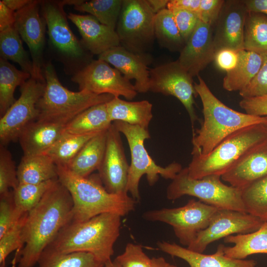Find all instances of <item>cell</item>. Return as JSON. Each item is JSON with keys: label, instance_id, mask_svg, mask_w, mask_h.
I'll return each instance as SVG.
<instances>
[{"label": "cell", "instance_id": "681fc988", "mask_svg": "<svg viewBox=\"0 0 267 267\" xmlns=\"http://www.w3.org/2000/svg\"><path fill=\"white\" fill-rule=\"evenodd\" d=\"M15 12L0 1V32L15 26Z\"/></svg>", "mask_w": 267, "mask_h": 267}, {"label": "cell", "instance_id": "83f0119b", "mask_svg": "<svg viewBox=\"0 0 267 267\" xmlns=\"http://www.w3.org/2000/svg\"><path fill=\"white\" fill-rule=\"evenodd\" d=\"M262 63V55L245 49L239 50L236 67L223 78V89L229 91L242 90L257 75Z\"/></svg>", "mask_w": 267, "mask_h": 267}, {"label": "cell", "instance_id": "11a10c76", "mask_svg": "<svg viewBox=\"0 0 267 267\" xmlns=\"http://www.w3.org/2000/svg\"><path fill=\"white\" fill-rule=\"evenodd\" d=\"M151 267H178L177 266L170 264L162 257H153Z\"/></svg>", "mask_w": 267, "mask_h": 267}, {"label": "cell", "instance_id": "db71d44e", "mask_svg": "<svg viewBox=\"0 0 267 267\" xmlns=\"http://www.w3.org/2000/svg\"><path fill=\"white\" fill-rule=\"evenodd\" d=\"M153 12L156 14L166 8L168 0H147Z\"/></svg>", "mask_w": 267, "mask_h": 267}, {"label": "cell", "instance_id": "60d3db41", "mask_svg": "<svg viewBox=\"0 0 267 267\" xmlns=\"http://www.w3.org/2000/svg\"><path fill=\"white\" fill-rule=\"evenodd\" d=\"M19 182L17 168L9 150L0 144V195L15 189Z\"/></svg>", "mask_w": 267, "mask_h": 267}, {"label": "cell", "instance_id": "ac0fdd59", "mask_svg": "<svg viewBox=\"0 0 267 267\" xmlns=\"http://www.w3.org/2000/svg\"><path fill=\"white\" fill-rule=\"evenodd\" d=\"M248 11L243 0H227L212 27L216 52L222 48L244 49V28Z\"/></svg>", "mask_w": 267, "mask_h": 267}, {"label": "cell", "instance_id": "f6af8a7d", "mask_svg": "<svg viewBox=\"0 0 267 267\" xmlns=\"http://www.w3.org/2000/svg\"><path fill=\"white\" fill-rule=\"evenodd\" d=\"M171 11L179 33L186 43L200 20L198 14L181 9H174Z\"/></svg>", "mask_w": 267, "mask_h": 267}, {"label": "cell", "instance_id": "f907efd6", "mask_svg": "<svg viewBox=\"0 0 267 267\" xmlns=\"http://www.w3.org/2000/svg\"><path fill=\"white\" fill-rule=\"evenodd\" d=\"M201 0H169L167 8L171 10L181 9L195 12L198 14Z\"/></svg>", "mask_w": 267, "mask_h": 267}, {"label": "cell", "instance_id": "7c38bea8", "mask_svg": "<svg viewBox=\"0 0 267 267\" xmlns=\"http://www.w3.org/2000/svg\"><path fill=\"white\" fill-rule=\"evenodd\" d=\"M45 81L31 77L20 86V95L0 119V145L18 140L23 130L37 120V104L43 95Z\"/></svg>", "mask_w": 267, "mask_h": 267}, {"label": "cell", "instance_id": "74e56055", "mask_svg": "<svg viewBox=\"0 0 267 267\" xmlns=\"http://www.w3.org/2000/svg\"><path fill=\"white\" fill-rule=\"evenodd\" d=\"M241 190L246 212L263 222L267 221V175L254 181Z\"/></svg>", "mask_w": 267, "mask_h": 267}, {"label": "cell", "instance_id": "9a60e30c", "mask_svg": "<svg viewBox=\"0 0 267 267\" xmlns=\"http://www.w3.org/2000/svg\"><path fill=\"white\" fill-rule=\"evenodd\" d=\"M264 222L247 212L218 209L212 217L207 227L201 231L187 248L202 253L211 243L233 234L255 231Z\"/></svg>", "mask_w": 267, "mask_h": 267}, {"label": "cell", "instance_id": "d6986e66", "mask_svg": "<svg viewBox=\"0 0 267 267\" xmlns=\"http://www.w3.org/2000/svg\"><path fill=\"white\" fill-rule=\"evenodd\" d=\"M215 53L212 27L200 20L180 51L178 60L193 78L214 61Z\"/></svg>", "mask_w": 267, "mask_h": 267}, {"label": "cell", "instance_id": "f35d334b", "mask_svg": "<svg viewBox=\"0 0 267 267\" xmlns=\"http://www.w3.org/2000/svg\"><path fill=\"white\" fill-rule=\"evenodd\" d=\"M57 179L38 184L19 183L17 187L12 190L16 210L22 214L28 213L37 205Z\"/></svg>", "mask_w": 267, "mask_h": 267}, {"label": "cell", "instance_id": "7bdbcfd3", "mask_svg": "<svg viewBox=\"0 0 267 267\" xmlns=\"http://www.w3.org/2000/svg\"><path fill=\"white\" fill-rule=\"evenodd\" d=\"M114 260L121 267H151L152 265V258L144 252L142 246L133 243H128L124 251Z\"/></svg>", "mask_w": 267, "mask_h": 267}, {"label": "cell", "instance_id": "cb8c5ba5", "mask_svg": "<svg viewBox=\"0 0 267 267\" xmlns=\"http://www.w3.org/2000/svg\"><path fill=\"white\" fill-rule=\"evenodd\" d=\"M66 124L38 120L30 124L18 139L24 155L45 152L62 134Z\"/></svg>", "mask_w": 267, "mask_h": 267}, {"label": "cell", "instance_id": "7dc6e473", "mask_svg": "<svg viewBox=\"0 0 267 267\" xmlns=\"http://www.w3.org/2000/svg\"><path fill=\"white\" fill-rule=\"evenodd\" d=\"M239 106L248 114L267 116V94L242 98Z\"/></svg>", "mask_w": 267, "mask_h": 267}, {"label": "cell", "instance_id": "bcb514c9", "mask_svg": "<svg viewBox=\"0 0 267 267\" xmlns=\"http://www.w3.org/2000/svg\"><path fill=\"white\" fill-rule=\"evenodd\" d=\"M224 0H201L198 16L204 23L213 26L218 18Z\"/></svg>", "mask_w": 267, "mask_h": 267}, {"label": "cell", "instance_id": "f5cc1de1", "mask_svg": "<svg viewBox=\"0 0 267 267\" xmlns=\"http://www.w3.org/2000/svg\"><path fill=\"white\" fill-rule=\"evenodd\" d=\"M8 8L16 12L30 3L32 0H1Z\"/></svg>", "mask_w": 267, "mask_h": 267}, {"label": "cell", "instance_id": "c3c4849f", "mask_svg": "<svg viewBox=\"0 0 267 267\" xmlns=\"http://www.w3.org/2000/svg\"><path fill=\"white\" fill-rule=\"evenodd\" d=\"M238 51L230 48H222L217 51L214 59L217 67L226 73L233 70L238 62Z\"/></svg>", "mask_w": 267, "mask_h": 267}, {"label": "cell", "instance_id": "8d00e7d4", "mask_svg": "<svg viewBox=\"0 0 267 267\" xmlns=\"http://www.w3.org/2000/svg\"><path fill=\"white\" fill-rule=\"evenodd\" d=\"M39 267H104V264L86 252L57 254L44 251L38 262Z\"/></svg>", "mask_w": 267, "mask_h": 267}, {"label": "cell", "instance_id": "7402d4cb", "mask_svg": "<svg viewBox=\"0 0 267 267\" xmlns=\"http://www.w3.org/2000/svg\"><path fill=\"white\" fill-rule=\"evenodd\" d=\"M67 17L78 29L83 46L91 54L99 55L120 45L116 30L102 24L93 16L70 13Z\"/></svg>", "mask_w": 267, "mask_h": 267}, {"label": "cell", "instance_id": "816d5d0a", "mask_svg": "<svg viewBox=\"0 0 267 267\" xmlns=\"http://www.w3.org/2000/svg\"><path fill=\"white\" fill-rule=\"evenodd\" d=\"M248 12L261 13L267 15V0H243Z\"/></svg>", "mask_w": 267, "mask_h": 267}, {"label": "cell", "instance_id": "9f6ffc18", "mask_svg": "<svg viewBox=\"0 0 267 267\" xmlns=\"http://www.w3.org/2000/svg\"><path fill=\"white\" fill-rule=\"evenodd\" d=\"M104 267H121L115 260L112 261L111 259L105 263Z\"/></svg>", "mask_w": 267, "mask_h": 267}, {"label": "cell", "instance_id": "f1b7e54d", "mask_svg": "<svg viewBox=\"0 0 267 267\" xmlns=\"http://www.w3.org/2000/svg\"><path fill=\"white\" fill-rule=\"evenodd\" d=\"M17 172L19 183L38 184L58 178L56 164L44 153L23 155Z\"/></svg>", "mask_w": 267, "mask_h": 267}, {"label": "cell", "instance_id": "277c9868", "mask_svg": "<svg viewBox=\"0 0 267 267\" xmlns=\"http://www.w3.org/2000/svg\"><path fill=\"white\" fill-rule=\"evenodd\" d=\"M57 167L58 179L68 190L73 200L72 221L82 222L106 213L123 217L135 209L136 200L128 193L108 192L98 175L82 177L64 165L57 164Z\"/></svg>", "mask_w": 267, "mask_h": 267}, {"label": "cell", "instance_id": "3957f363", "mask_svg": "<svg viewBox=\"0 0 267 267\" xmlns=\"http://www.w3.org/2000/svg\"><path fill=\"white\" fill-rule=\"evenodd\" d=\"M121 216L106 213L82 222L71 221L44 249L57 254L86 252L105 263L114 254L120 235Z\"/></svg>", "mask_w": 267, "mask_h": 267}, {"label": "cell", "instance_id": "4fadbf2b", "mask_svg": "<svg viewBox=\"0 0 267 267\" xmlns=\"http://www.w3.org/2000/svg\"><path fill=\"white\" fill-rule=\"evenodd\" d=\"M80 90L96 94H109L132 100L137 94L134 85L120 72L102 60H92L73 75Z\"/></svg>", "mask_w": 267, "mask_h": 267}, {"label": "cell", "instance_id": "4316f807", "mask_svg": "<svg viewBox=\"0 0 267 267\" xmlns=\"http://www.w3.org/2000/svg\"><path fill=\"white\" fill-rule=\"evenodd\" d=\"M225 243L233 246H224V255L233 259L244 260L255 254H267V221L255 231L231 235L223 238Z\"/></svg>", "mask_w": 267, "mask_h": 267}, {"label": "cell", "instance_id": "6da1fadb", "mask_svg": "<svg viewBox=\"0 0 267 267\" xmlns=\"http://www.w3.org/2000/svg\"><path fill=\"white\" fill-rule=\"evenodd\" d=\"M73 203L67 188L56 179L26 217L22 248L12 267H33L60 230L72 220Z\"/></svg>", "mask_w": 267, "mask_h": 267}, {"label": "cell", "instance_id": "e0dca14e", "mask_svg": "<svg viewBox=\"0 0 267 267\" xmlns=\"http://www.w3.org/2000/svg\"><path fill=\"white\" fill-rule=\"evenodd\" d=\"M130 165L125 154L120 133L112 124L107 130L104 154L98 169V176L110 193H128Z\"/></svg>", "mask_w": 267, "mask_h": 267}, {"label": "cell", "instance_id": "8fae6325", "mask_svg": "<svg viewBox=\"0 0 267 267\" xmlns=\"http://www.w3.org/2000/svg\"><path fill=\"white\" fill-rule=\"evenodd\" d=\"M218 209L200 200L191 199L183 206L149 210L144 213L142 217L148 221L169 224L179 243L188 247L198 234L207 227Z\"/></svg>", "mask_w": 267, "mask_h": 267}, {"label": "cell", "instance_id": "ffe728a7", "mask_svg": "<svg viewBox=\"0 0 267 267\" xmlns=\"http://www.w3.org/2000/svg\"><path fill=\"white\" fill-rule=\"evenodd\" d=\"M147 53L132 52L122 45L113 47L98 55V59L113 65L129 80L134 79L137 93L149 91V70L148 65L151 57Z\"/></svg>", "mask_w": 267, "mask_h": 267}, {"label": "cell", "instance_id": "5bb4252c", "mask_svg": "<svg viewBox=\"0 0 267 267\" xmlns=\"http://www.w3.org/2000/svg\"><path fill=\"white\" fill-rule=\"evenodd\" d=\"M149 91L178 99L186 110L193 126L198 119L194 107V97L198 95L192 77L178 60L149 70Z\"/></svg>", "mask_w": 267, "mask_h": 267}, {"label": "cell", "instance_id": "52a82bcc", "mask_svg": "<svg viewBox=\"0 0 267 267\" xmlns=\"http://www.w3.org/2000/svg\"><path fill=\"white\" fill-rule=\"evenodd\" d=\"M117 130L126 137L130 147L131 162L128 174L127 191L136 200L140 199L139 183L146 175L150 186L154 185L160 176L165 179H173L182 170L179 163L173 162L165 167L156 164L147 152L144 141L150 138L148 130L138 126L116 121L113 123Z\"/></svg>", "mask_w": 267, "mask_h": 267}, {"label": "cell", "instance_id": "ba28073f", "mask_svg": "<svg viewBox=\"0 0 267 267\" xmlns=\"http://www.w3.org/2000/svg\"><path fill=\"white\" fill-rule=\"evenodd\" d=\"M221 178V176L218 175L191 178L188 175L187 167L182 168L168 185L167 198L175 200L184 195H189L219 209L246 212L242 190L225 184Z\"/></svg>", "mask_w": 267, "mask_h": 267}, {"label": "cell", "instance_id": "ee69618b", "mask_svg": "<svg viewBox=\"0 0 267 267\" xmlns=\"http://www.w3.org/2000/svg\"><path fill=\"white\" fill-rule=\"evenodd\" d=\"M263 63L257 75L239 93L242 98L267 94V54L262 55Z\"/></svg>", "mask_w": 267, "mask_h": 267}, {"label": "cell", "instance_id": "9c48e42d", "mask_svg": "<svg viewBox=\"0 0 267 267\" xmlns=\"http://www.w3.org/2000/svg\"><path fill=\"white\" fill-rule=\"evenodd\" d=\"M62 0H42L41 13L47 28L50 43L66 72L74 75L92 60L70 29Z\"/></svg>", "mask_w": 267, "mask_h": 267}, {"label": "cell", "instance_id": "4dcf8cb0", "mask_svg": "<svg viewBox=\"0 0 267 267\" xmlns=\"http://www.w3.org/2000/svg\"><path fill=\"white\" fill-rule=\"evenodd\" d=\"M31 77L30 74L17 69L7 60L0 58V116L16 100L14 91Z\"/></svg>", "mask_w": 267, "mask_h": 267}, {"label": "cell", "instance_id": "44dd1931", "mask_svg": "<svg viewBox=\"0 0 267 267\" xmlns=\"http://www.w3.org/2000/svg\"><path fill=\"white\" fill-rule=\"evenodd\" d=\"M267 175V138L247 150L221 176L230 185L242 189Z\"/></svg>", "mask_w": 267, "mask_h": 267}, {"label": "cell", "instance_id": "30bf717a", "mask_svg": "<svg viewBox=\"0 0 267 267\" xmlns=\"http://www.w3.org/2000/svg\"><path fill=\"white\" fill-rule=\"evenodd\" d=\"M155 15L147 0H123L116 30L120 45L134 53H146L155 38Z\"/></svg>", "mask_w": 267, "mask_h": 267}, {"label": "cell", "instance_id": "8992f818", "mask_svg": "<svg viewBox=\"0 0 267 267\" xmlns=\"http://www.w3.org/2000/svg\"><path fill=\"white\" fill-rule=\"evenodd\" d=\"M267 138L265 124H256L240 129L225 138L208 154L192 155L187 167L188 175L200 179L209 175L222 176L249 148Z\"/></svg>", "mask_w": 267, "mask_h": 267}, {"label": "cell", "instance_id": "b9f144b4", "mask_svg": "<svg viewBox=\"0 0 267 267\" xmlns=\"http://www.w3.org/2000/svg\"><path fill=\"white\" fill-rule=\"evenodd\" d=\"M0 237L13 226L25 214L16 209L13 197V190L0 195Z\"/></svg>", "mask_w": 267, "mask_h": 267}, {"label": "cell", "instance_id": "ab89813d", "mask_svg": "<svg viewBox=\"0 0 267 267\" xmlns=\"http://www.w3.org/2000/svg\"><path fill=\"white\" fill-rule=\"evenodd\" d=\"M27 214L9 229L0 237V267H6V259L13 251L16 253L12 260H15L22 248V230Z\"/></svg>", "mask_w": 267, "mask_h": 267}, {"label": "cell", "instance_id": "5b68a950", "mask_svg": "<svg viewBox=\"0 0 267 267\" xmlns=\"http://www.w3.org/2000/svg\"><path fill=\"white\" fill-rule=\"evenodd\" d=\"M45 87L37 107L38 120L67 124L78 114L93 106L107 103L114 96L109 94H96L79 90L72 91L64 87L50 61L43 69Z\"/></svg>", "mask_w": 267, "mask_h": 267}, {"label": "cell", "instance_id": "f546056e", "mask_svg": "<svg viewBox=\"0 0 267 267\" xmlns=\"http://www.w3.org/2000/svg\"><path fill=\"white\" fill-rule=\"evenodd\" d=\"M106 103L90 107L68 123L63 133L74 134L98 133L108 129L112 125Z\"/></svg>", "mask_w": 267, "mask_h": 267}, {"label": "cell", "instance_id": "d6a6232c", "mask_svg": "<svg viewBox=\"0 0 267 267\" xmlns=\"http://www.w3.org/2000/svg\"><path fill=\"white\" fill-rule=\"evenodd\" d=\"M244 49L267 54V15L248 12L244 28Z\"/></svg>", "mask_w": 267, "mask_h": 267}, {"label": "cell", "instance_id": "e575fe53", "mask_svg": "<svg viewBox=\"0 0 267 267\" xmlns=\"http://www.w3.org/2000/svg\"><path fill=\"white\" fill-rule=\"evenodd\" d=\"M98 133L74 134L63 133L57 141L43 153L49 156L57 165L66 166L84 145Z\"/></svg>", "mask_w": 267, "mask_h": 267}, {"label": "cell", "instance_id": "2e32d148", "mask_svg": "<svg viewBox=\"0 0 267 267\" xmlns=\"http://www.w3.org/2000/svg\"><path fill=\"white\" fill-rule=\"evenodd\" d=\"M41 0H33L15 12V26L29 47L33 63L31 77L45 81L43 69L45 44V20L40 14Z\"/></svg>", "mask_w": 267, "mask_h": 267}, {"label": "cell", "instance_id": "d4e9b609", "mask_svg": "<svg viewBox=\"0 0 267 267\" xmlns=\"http://www.w3.org/2000/svg\"><path fill=\"white\" fill-rule=\"evenodd\" d=\"M106 106L112 123L119 121L148 130L153 118L152 104L149 101H128L114 97Z\"/></svg>", "mask_w": 267, "mask_h": 267}, {"label": "cell", "instance_id": "836d02e7", "mask_svg": "<svg viewBox=\"0 0 267 267\" xmlns=\"http://www.w3.org/2000/svg\"><path fill=\"white\" fill-rule=\"evenodd\" d=\"M155 38L163 47L172 51H180L185 45L171 10L165 8L156 14Z\"/></svg>", "mask_w": 267, "mask_h": 267}, {"label": "cell", "instance_id": "d590c367", "mask_svg": "<svg viewBox=\"0 0 267 267\" xmlns=\"http://www.w3.org/2000/svg\"><path fill=\"white\" fill-rule=\"evenodd\" d=\"M123 0H79L74 5L76 10L87 12L100 23L116 30Z\"/></svg>", "mask_w": 267, "mask_h": 267}, {"label": "cell", "instance_id": "1f68e13d", "mask_svg": "<svg viewBox=\"0 0 267 267\" xmlns=\"http://www.w3.org/2000/svg\"><path fill=\"white\" fill-rule=\"evenodd\" d=\"M21 40L15 25L0 32V58L18 64L22 71L32 76V61L24 48Z\"/></svg>", "mask_w": 267, "mask_h": 267}, {"label": "cell", "instance_id": "6f0895ef", "mask_svg": "<svg viewBox=\"0 0 267 267\" xmlns=\"http://www.w3.org/2000/svg\"><path fill=\"white\" fill-rule=\"evenodd\" d=\"M265 126L266 127L267 129V123L265 124Z\"/></svg>", "mask_w": 267, "mask_h": 267}, {"label": "cell", "instance_id": "603a6c76", "mask_svg": "<svg viewBox=\"0 0 267 267\" xmlns=\"http://www.w3.org/2000/svg\"><path fill=\"white\" fill-rule=\"evenodd\" d=\"M157 246L164 253L184 260L190 267H256L257 265L253 260L236 259L226 256L223 244H219L216 252L209 255L165 241L158 242Z\"/></svg>", "mask_w": 267, "mask_h": 267}, {"label": "cell", "instance_id": "484cf974", "mask_svg": "<svg viewBox=\"0 0 267 267\" xmlns=\"http://www.w3.org/2000/svg\"><path fill=\"white\" fill-rule=\"evenodd\" d=\"M107 130L91 138L65 166L75 175L85 178L98 170L105 152Z\"/></svg>", "mask_w": 267, "mask_h": 267}, {"label": "cell", "instance_id": "7a4b0ae2", "mask_svg": "<svg viewBox=\"0 0 267 267\" xmlns=\"http://www.w3.org/2000/svg\"><path fill=\"white\" fill-rule=\"evenodd\" d=\"M194 88L203 106L204 120L193 133L192 155L205 156L225 138L243 128L267 123V116H258L234 110L220 100L205 82L197 76Z\"/></svg>", "mask_w": 267, "mask_h": 267}]
</instances>
